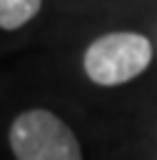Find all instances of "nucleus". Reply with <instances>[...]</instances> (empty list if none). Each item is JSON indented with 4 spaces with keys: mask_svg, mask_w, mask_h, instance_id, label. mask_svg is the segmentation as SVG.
<instances>
[{
    "mask_svg": "<svg viewBox=\"0 0 157 160\" xmlns=\"http://www.w3.org/2000/svg\"><path fill=\"white\" fill-rule=\"evenodd\" d=\"M152 62V45L142 32H107L90 42L82 65L92 82L115 88L142 75Z\"/></svg>",
    "mask_w": 157,
    "mask_h": 160,
    "instance_id": "f257e3e1",
    "label": "nucleus"
},
{
    "mask_svg": "<svg viewBox=\"0 0 157 160\" xmlns=\"http://www.w3.org/2000/svg\"><path fill=\"white\" fill-rule=\"evenodd\" d=\"M10 148L17 160H82L75 132L50 110L20 112L10 125Z\"/></svg>",
    "mask_w": 157,
    "mask_h": 160,
    "instance_id": "f03ea898",
    "label": "nucleus"
},
{
    "mask_svg": "<svg viewBox=\"0 0 157 160\" xmlns=\"http://www.w3.org/2000/svg\"><path fill=\"white\" fill-rule=\"evenodd\" d=\"M42 0H0V28L17 30L40 12Z\"/></svg>",
    "mask_w": 157,
    "mask_h": 160,
    "instance_id": "7ed1b4c3",
    "label": "nucleus"
}]
</instances>
